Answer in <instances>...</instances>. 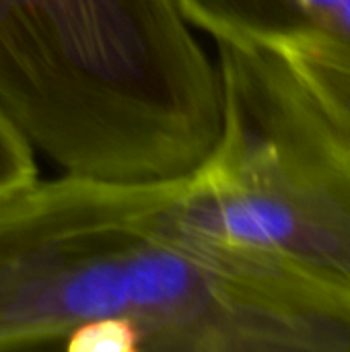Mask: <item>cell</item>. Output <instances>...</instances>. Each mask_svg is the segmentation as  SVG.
I'll list each match as a JSON object with an SVG mask.
<instances>
[{"label": "cell", "instance_id": "cell-6", "mask_svg": "<svg viewBox=\"0 0 350 352\" xmlns=\"http://www.w3.org/2000/svg\"><path fill=\"white\" fill-rule=\"evenodd\" d=\"M62 349L68 352H140L142 334L126 320H93L74 328Z\"/></svg>", "mask_w": 350, "mask_h": 352}, {"label": "cell", "instance_id": "cell-5", "mask_svg": "<svg viewBox=\"0 0 350 352\" xmlns=\"http://www.w3.org/2000/svg\"><path fill=\"white\" fill-rule=\"evenodd\" d=\"M283 56L314 99L350 130V50L318 35L297 33L268 43Z\"/></svg>", "mask_w": 350, "mask_h": 352}, {"label": "cell", "instance_id": "cell-3", "mask_svg": "<svg viewBox=\"0 0 350 352\" xmlns=\"http://www.w3.org/2000/svg\"><path fill=\"white\" fill-rule=\"evenodd\" d=\"M217 45L221 126L182 175L184 225L229 250L350 276V130L272 47Z\"/></svg>", "mask_w": 350, "mask_h": 352}, {"label": "cell", "instance_id": "cell-4", "mask_svg": "<svg viewBox=\"0 0 350 352\" xmlns=\"http://www.w3.org/2000/svg\"><path fill=\"white\" fill-rule=\"evenodd\" d=\"M190 27L217 43L268 45L318 33L350 50V0H173Z\"/></svg>", "mask_w": 350, "mask_h": 352}, {"label": "cell", "instance_id": "cell-2", "mask_svg": "<svg viewBox=\"0 0 350 352\" xmlns=\"http://www.w3.org/2000/svg\"><path fill=\"white\" fill-rule=\"evenodd\" d=\"M0 109L66 173L194 171L221 87L173 0H0Z\"/></svg>", "mask_w": 350, "mask_h": 352}, {"label": "cell", "instance_id": "cell-7", "mask_svg": "<svg viewBox=\"0 0 350 352\" xmlns=\"http://www.w3.org/2000/svg\"><path fill=\"white\" fill-rule=\"evenodd\" d=\"M37 177L33 146L0 109V200Z\"/></svg>", "mask_w": 350, "mask_h": 352}, {"label": "cell", "instance_id": "cell-1", "mask_svg": "<svg viewBox=\"0 0 350 352\" xmlns=\"http://www.w3.org/2000/svg\"><path fill=\"white\" fill-rule=\"evenodd\" d=\"M182 175L66 173L0 200V351L126 320L146 352H272V266L192 233Z\"/></svg>", "mask_w": 350, "mask_h": 352}]
</instances>
